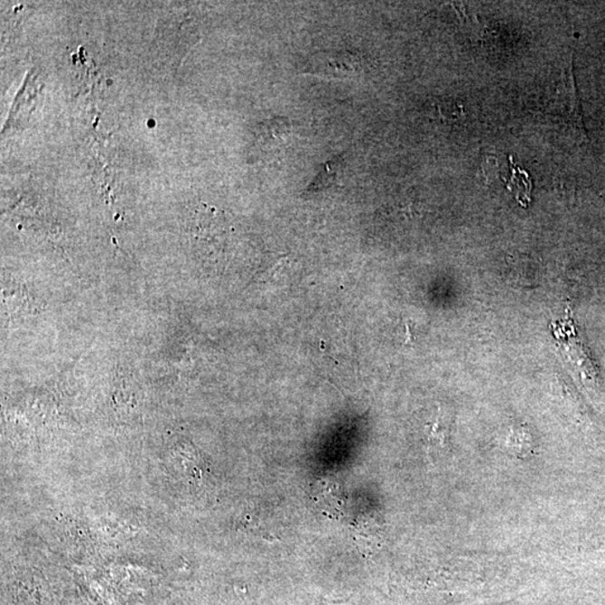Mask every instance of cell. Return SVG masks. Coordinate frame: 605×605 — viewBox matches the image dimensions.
<instances>
[{
    "label": "cell",
    "instance_id": "6",
    "mask_svg": "<svg viewBox=\"0 0 605 605\" xmlns=\"http://www.w3.org/2000/svg\"><path fill=\"white\" fill-rule=\"evenodd\" d=\"M328 605H347V604H328Z\"/></svg>",
    "mask_w": 605,
    "mask_h": 605
},
{
    "label": "cell",
    "instance_id": "1",
    "mask_svg": "<svg viewBox=\"0 0 605 605\" xmlns=\"http://www.w3.org/2000/svg\"><path fill=\"white\" fill-rule=\"evenodd\" d=\"M552 112L563 119L571 128L578 131L581 135L585 136L582 112H581L580 99L573 73V55L566 57L561 68V76L557 85Z\"/></svg>",
    "mask_w": 605,
    "mask_h": 605
},
{
    "label": "cell",
    "instance_id": "5",
    "mask_svg": "<svg viewBox=\"0 0 605 605\" xmlns=\"http://www.w3.org/2000/svg\"><path fill=\"white\" fill-rule=\"evenodd\" d=\"M449 428L442 425L441 415L437 417L434 425L432 426L431 432L428 433V444L433 449L445 450L449 435H447Z\"/></svg>",
    "mask_w": 605,
    "mask_h": 605
},
{
    "label": "cell",
    "instance_id": "2",
    "mask_svg": "<svg viewBox=\"0 0 605 605\" xmlns=\"http://www.w3.org/2000/svg\"><path fill=\"white\" fill-rule=\"evenodd\" d=\"M312 70L309 73L337 76V78H350L358 75L362 68L361 61L350 52H337L327 55H320L314 60Z\"/></svg>",
    "mask_w": 605,
    "mask_h": 605
},
{
    "label": "cell",
    "instance_id": "4",
    "mask_svg": "<svg viewBox=\"0 0 605 605\" xmlns=\"http://www.w3.org/2000/svg\"><path fill=\"white\" fill-rule=\"evenodd\" d=\"M509 184H511V187L509 188H511L512 192L517 195L519 201L522 202L530 200L532 182L530 175H528L525 171L514 168L513 166L512 176Z\"/></svg>",
    "mask_w": 605,
    "mask_h": 605
},
{
    "label": "cell",
    "instance_id": "3",
    "mask_svg": "<svg viewBox=\"0 0 605 605\" xmlns=\"http://www.w3.org/2000/svg\"><path fill=\"white\" fill-rule=\"evenodd\" d=\"M290 125L283 118H275L274 121L265 123L264 130L261 132L264 144L283 145L290 135Z\"/></svg>",
    "mask_w": 605,
    "mask_h": 605
}]
</instances>
